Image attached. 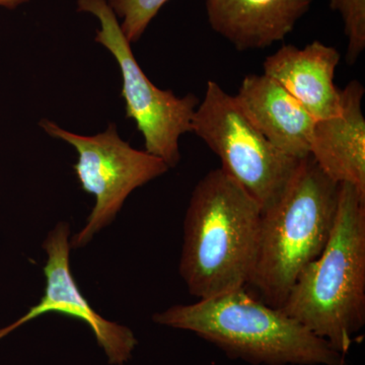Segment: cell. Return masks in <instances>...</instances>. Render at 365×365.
Returning <instances> with one entry per match:
<instances>
[{
	"label": "cell",
	"mask_w": 365,
	"mask_h": 365,
	"mask_svg": "<svg viewBox=\"0 0 365 365\" xmlns=\"http://www.w3.org/2000/svg\"><path fill=\"white\" fill-rule=\"evenodd\" d=\"M261 217L260 205L220 168L199 181L185 216L180 260L190 294L212 299L249 284Z\"/></svg>",
	"instance_id": "1"
},
{
	"label": "cell",
	"mask_w": 365,
	"mask_h": 365,
	"mask_svg": "<svg viewBox=\"0 0 365 365\" xmlns=\"http://www.w3.org/2000/svg\"><path fill=\"white\" fill-rule=\"evenodd\" d=\"M345 355L365 325V194L340 184L332 234L280 307Z\"/></svg>",
	"instance_id": "2"
},
{
	"label": "cell",
	"mask_w": 365,
	"mask_h": 365,
	"mask_svg": "<svg viewBox=\"0 0 365 365\" xmlns=\"http://www.w3.org/2000/svg\"><path fill=\"white\" fill-rule=\"evenodd\" d=\"M158 325L196 334L253 365H347L345 355L245 288L155 314Z\"/></svg>",
	"instance_id": "3"
},
{
	"label": "cell",
	"mask_w": 365,
	"mask_h": 365,
	"mask_svg": "<svg viewBox=\"0 0 365 365\" xmlns=\"http://www.w3.org/2000/svg\"><path fill=\"white\" fill-rule=\"evenodd\" d=\"M339 192L340 184L309 155L279 200L262 212L258 254L249 284L269 306L282 307L300 274L325 249Z\"/></svg>",
	"instance_id": "4"
},
{
	"label": "cell",
	"mask_w": 365,
	"mask_h": 365,
	"mask_svg": "<svg viewBox=\"0 0 365 365\" xmlns=\"http://www.w3.org/2000/svg\"><path fill=\"white\" fill-rule=\"evenodd\" d=\"M191 132L220 158V169L256 200L262 212L279 200L302 160L276 148L252 124L235 96L213 81L197 106Z\"/></svg>",
	"instance_id": "5"
},
{
	"label": "cell",
	"mask_w": 365,
	"mask_h": 365,
	"mask_svg": "<svg viewBox=\"0 0 365 365\" xmlns=\"http://www.w3.org/2000/svg\"><path fill=\"white\" fill-rule=\"evenodd\" d=\"M78 11L93 14L100 23L95 41L117 61L126 118L135 122L146 153L160 158L170 169L176 167L181 158L180 137L192 130L198 98L192 93L178 97L172 91L160 90L151 83L107 0H78Z\"/></svg>",
	"instance_id": "6"
},
{
	"label": "cell",
	"mask_w": 365,
	"mask_h": 365,
	"mask_svg": "<svg viewBox=\"0 0 365 365\" xmlns=\"http://www.w3.org/2000/svg\"><path fill=\"white\" fill-rule=\"evenodd\" d=\"M39 125L48 135L71 144L76 150L74 173L83 191L96 197L85 227L72 237L71 249L86 246L93 235L116 218L134 190L170 170L160 158L124 141L115 123L91 136L66 130L47 119L41 120Z\"/></svg>",
	"instance_id": "7"
},
{
	"label": "cell",
	"mask_w": 365,
	"mask_h": 365,
	"mask_svg": "<svg viewBox=\"0 0 365 365\" xmlns=\"http://www.w3.org/2000/svg\"><path fill=\"white\" fill-rule=\"evenodd\" d=\"M69 235L68 223L59 222L46 237L43 242V248L48 255L44 266V295L25 316L0 329V340L32 319L48 313H57L85 322L95 334L98 345L104 349L109 364H124L130 359L138 341L130 329L103 318L81 294L71 274Z\"/></svg>",
	"instance_id": "8"
},
{
	"label": "cell",
	"mask_w": 365,
	"mask_h": 365,
	"mask_svg": "<svg viewBox=\"0 0 365 365\" xmlns=\"http://www.w3.org/2000/svg\"><path fill=\"white\" fill-rule=\"evenodd\" d=\"M364 86L351 81L340 90V110L318 120L312 134L309 155L338 184L352 185L365 194Z\"/></svg>",
	"instance_id": "9"
},
{
	"label": "cell",
	"mask_w": 365,
	"mask_h": 365,
	"mask_svg": "<svg viewBox=\"0 0 365 365\" xmlns=\"http://www.w3.org/2000/svg\"><path fill=\"white\" fill-rule=\"evenodd\" d=\"M341 55L336 48L314 41L306 47L284 45L268 56L263 73L279 83L318 120L340 110V88L334 83Z\"/></svg>",
	"instance_id": "10"
},
{
	"label": "cell",
	"mask_w": 365,
	"mask_h": 365,
	"mask_svg": "<svg viewBox=\"0 0 365 365\" xmlns=\"http://www.w3.org/2000/svg\"><path fill=\"white\" fill-rule=\"evenodd\" d=\"M252 124L276 148L289 157L309 155L317 120L274 79L265 74H250L235 96Z\"/></svg>",
	"instance_id": "11"
},
{
	"label": "cell",
	"mask_w": 365,
	"mask_h": 365,
	"mask_svg": "<svg viewBox=\"0 0 365 365\" xmlns=\"http://www.w3.org/2000/svg\"><path fill=\"white\" fill-rule=\"evenodd\" d=\"M314 0H205L209 25L240 51L284 39Z\"/></svg>",
	"instance_id": "12"
},
{
	"label": "cell",
	"mask_w": 365,
	"mask_h": 365,
	"mask_svg": "<svg viewBox=\"0 0 365 365\" xmlns=\"http://www.w3.org/2000/svg\"><path fill=\"white\" fill-rule=\"evenodd\" d=\"M169 0H107L108 4L121 19L122 32L129 43L140 40L151 21Z\"/></svg>",
	"instance_id": "13"
},
{
	"label": "cell",
	"mask_w": 365,
	"mask_h": 365,
	"mask_svg": "<svg viewBox=\"0 0 365 365\" xmlns=\"http://www.w3.org/2000/svg\"><path fill=\"white\" fill-rule=\"evenodd\" d=\"M330 7L341 14L348 39L347 60L353 64L365 49V0H331Z\"/></svg>",
	"instance_id": "14"
},
{
	"label": "cell",
	"mask_w": 365,
	"mask_h": 365,
	"mask_svg": "<svg viewBox=\"0 0 365 365\" xmlns=\"http://www.w3.org/2000/svg\"><path fill=\"white\" fill-rule=\"evenodd\" d=\"M29 0H0V6L6 7V9H14V7L25 4Z\"/></svg>",
	"instance_id": "15"
}]
</instances>
